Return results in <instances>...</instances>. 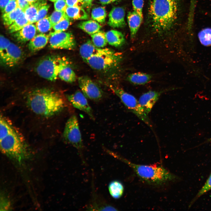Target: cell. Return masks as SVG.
<instances>
[{"label":"cell","mask_w":211,"mask_h":211,"mask_svg":"<svg viewBox=\"0 0 211 211\" xmlns=\"http://www.w3.org/2000/svg\"><path fill=\"white\" fill-rule=\"evenodd\" d=\"M143 19L137 13L134 11L129 12L128 13L127 20L132 38L135 37L142 21Z\"/></svg>","instance_id":"18"},{"label":"cell","mask_w":211,"mask_h":211,"mask_svg":"<svg viewBox=\"0 0 211 211\" xmlns=\"http://www.w3.org/2000/svg\"><path fill=\"white\" fill-rule=\"evenodd\" d=\"M178 0H151L149 14L152 25L157 32L169 30L177 18Z\"/></svg>","instance_id":"3"},{"label":"cell","mask_w":211,"mask_h":211,"mask_svg":"<svg viewBox=\"0 0 211 211\" xmlns=\"http://www.w3.org/2000/svg\"><path fill=\"white\" fill-rule=\"evenodd\" d=\"M11 0H0V8L2 13L5 8Z\"/></svg>","instance_id":"44"},{"label":"cell","mask_w":211,"mask_h":211,"mask_svg":"<svg viewBox=\"0 0 211 211\" xmlns=\"http://www.w3.org/2000/svg\"><path fill=\"white\" fill-rule=\"evenodd\" d=\"M122 56L120 53L108 48H101L86 62L94 69L106 71L117 66L121 62Z\"/></svg>","instance_id":"5"},{"label":"cell","mask_w":211,"mask_h":211,"mask_svg":"<svg viewBox=\"0 0 211 211\" xmlns=\"http://www.w3.org/2000/svg\"><path fill=\"white\" fill-rule=\"evenodd\" d=\"M119 0H99L100 3L103 5L109 4Z\"/></svg>","instance_id":"45"},{"label":"cell","mask_w":211,"mask_h":211,"mask_svg":"<svg viewBox=\"0 0 211 211\" xmlns=\"http://www.w3.org/2000/svg\"><path fill=\"white\" fill-rule=\"evenodd\" d=\"M92 41L97 47L101 48L105 46L108 43L106 33L99 31L91 35Z\"/></svg>","instance_id":"28"},{"label":"cell","mask_w":211,"mask_h":211,"mask_svg":"<svg viewBox=\"0 0 211 211\" xmlns=\"http://www.w3.org/2000/svg\"><path fill=\"white\" fill-rule=\"evenodd\" d=\"M60 57L49 55L38 63L36 71L40 77L51 81H55L60 68Z\"/></svg>","instance_id":"6"},{"label":"cell","mask_w":211,"mask_h":211,"mask_svg":"<svg viewBox=\"0 0 211 211\" xmlns=\"http://www.w3.org/2000/svg\"><path fill=\"white\" fill-rule=\"evenodd\" d=\"M67 97L69 101L74 107L85 113L91 119H94L92 108L86 97L82 92L77 91L73 94L68 95Z\"/></svg>","instance_id":"11"},{"label":"cell","mask_w":211,"mask_h":211,"mask_svg":"<svg viewBox=\"0 0 211 211\" xmlns=\"http://www.w3.org/2000/svg\"><path fill=\"white\" fill-rule=\"evenodd\" d=\"M110 154L130 167L138 177L148 183L161 184L175 180L176 176L161 165L154 164L149 165L132 163L111 151Z\"/></svg>","instance_id":"4"},{"label":"cell","mask_w":211,"mask_h":211,"mask_svg":"<svg viewBox=\"0 0 211 211\" xmlns=\"http://www.w3.org/2000/svg\"><path fill=\"white\" fill-rule=\"evenodd\" d=\"M30 23L26 17L24 12L22 11L15 21L8 27V30L10 33L16 32Z\"/></svg>","instance_id":"25"},{"label":"cell","mask_w":211,"mask_h":211,"mask_svg":"<svg viewBox=\"0 0 211 211\" xmlns=\"http://www.w3.org/2000/svg\"><path fill=\"white\" fill-rule=\"evenodd\" d=\"M26 103L34 113L47 117L58 113L65 106L64 99L58 93L45 88L31 91L27 96Z\"/></svg>","instance_id":"2"},{"label":"cell","mask_w":211,"mask_h":211,"mask_svg":"<svg viewBox=\"0 0 211 211\" xmlns=\"http://www.w3.org/2000/svg\"><path fill=\"white\" fill-rule=\"evenodd\" d=\"M101 48L96 47L92 41L89 40L80 47V55L84 61L86 62L90 58L98 52Z\"/></svg>","instance_id":"19"},{"label":"cell","mask_w":211,"mask_h":211,"mask_svg":"<svg viewBox=\"0 0 211 211\" xmlns=\"http://www.w3.org/2000/svg\"><path fill=\"white\" fill-rule=\"evenodd\" d=\"M152 78V76L150 74L142 72H137L129 74L127 79L133 84L142 85L149 82Z\"/></svg>","instance_id":"24"},{"label":"cell","mask_w":211,"mask_h":211,"mask_svg":"<svg viewBox=\"0 0 211 211\" xmlns=\"http://www.w3.org/2000/svg\"><path fill=\"white\" fill-rule=\"evenodd\" d=\"M49 34L50 46L52 49L71 50L75 47L76 42L71 33L54 31Z\"/></svg>","instance_id":"9"},{"label":"cell","mask_w":211,"mask_h":211,"mask_svg":"<svg viewBox=\"0 0 211 211\" xmlns=\"http://www.w3.org/2000/svg\"><path fill=\"white\" fill-rule=\"evenodd\" d=\"M110 87L127 109L148 125L152 126L148 115L144 112L139 105L138 101L134 96L120 87L113 86Z\"/></svg>","instance_id":"7"},{"label":"cell","mask_w":211,"mask_h":211,"mask_svg":"<svg viewBox=\"0 0 211 211\" xmlns=\"http://www.w3.org/2000/svg\"><path fill=\"white\" fill-rule=\"evenodd\" d=\"M108 43L110 45L119 47L125 43V39L123 34L115 30H111L106 33Z\"/></svg>","instance_id":"21"},{"label":"cell","mask_w":211,"mask_h":211,"mask_svg":"<svg viewBox=\"0 0 211 211\" xmlns=\"http://www.w3.org/2000/svg\"><path fill=\"white\" fill-rule=\"evenodd\" d=\"M162 91H150L142 95L138 102L144 112L147 115L151 111Z\"/></svg>","instance_id":"12"},{"label":"cell","mask_w":211,"mask_h":211,"mask_svg":"<svg viewBox=\"0 0 211 211\" xmlns=\"http://www.w3.org/2000/svg\"><path fill=\"white\" fill-rule=\"evenodd\" d=\"M30 4V5L36 1L37 0H26Z\"/></svg>","instance_id":"47"},{"label":"cell","mask_w":211,"mask_h":211,"mask_svg":"<svg viewBox=\"0 0 211 211\" xmlns=\"http://www.w3.org/2000/svg\"><path fill=\"white\" fill-rule=\"evenodd\" d=\"M46 4L45 0H37L33 3L24 11L25 16L30 23L35 22L38 11L42 6Z\"/></svg>","instance_id":"22"},{"label":"cell","mask_w":211,"mask_h":211,"mask_svg":"<svg viewBox=\"0 0 211 211\" xmlns=\"http://www.w3.org/2000/svg\"><path fill=\"white\" fill-rule=\"evenodd\" d=\"M67 7L65 0H59L54 3V8L56 11L65 12Z\"/></svg>","instance_id":"39"},{"label":"cell","mask_w":211,"mask_h":211,"mask_svg":"<svg viewBox=\"0 0 211 211\" xmlns=\"http://www.w3.org/2000/svg\"><path fill=\"white\" fill-rule=\"evenodd\" d=\"M211 190V173L204 185L190 203L189 207H190L199 198Z\"/></svg>","instance_id":"33"},{"label":"cell","mask_w":211,"mask_h":211,"mask_svg":"<svg viewBox=\"0 0 211 211\" xmlns=\"http://www.w3.org/2000/svg\"><path fill=\"white\" fill-rule=\"evenodd\" d=\"M198 36L202 45L205 46L211 45V28L203 29L199 32Z\"/></svg>","instance_id":"32"},{"label":"cell","mask_w":211,"mask_h":211,"mask_svg":"<svg viewBox=\"0 0 211 211\" xmlns=\"http://www.w3.org/2000/svg\"><path fill=\"white\" fill-rule=\"evenodd\" d=\"M18 7L17 0H11L5 8L3 14L11 12Z\"/></svg>","instance_id":"40"},{"label":"cell","mask_w":211,"mask_h":211,"mask_svg":"<svg viewBox=\"0 0 211 211\" xmlns=\"http://www.w3.org/2000/svg\"><path fill=\"white\" fill-rule=\"evenodd\" d=\"M78 27L91 35L100 31L101 28V25L97 22L91 20L81 22Z\"/></svg>","instance_id":"26"},{"label":"cell","mask_w":211,"mask_h":211,"mask_svg":"<svg viewBox=\"0 0 211 211\" xmlns=\"http://www.w3.org/2000/svg\"><path fill=\"white\" fill-rule=\"evenodd\" d=\"M125 11L121 7L113 8L109 15L108 25L113 28H122L125 25Z\"/></svg>","instance_id":"14"},{"label":"cell","mask_w":211,"mask_h":211,"mask_svg":"<svg viewBox=\"0 0 211 211\" xmlns=\"http://www.w3.org/2000/svg\"><path fill=\"white\" fill-rule=\"evenodd\" d=\"M22 11L21 8L18 7L11 12L4 14L2 18L4 25L8 27L15 21Z\"/></svg>","instance_id":"29"},{"label":"cell","mask_w":211,"mask_h":211,"mask_svg":"<svg viewBox=\"0 0 211 211\" xmlns=\"http://www.w3.org/2000/svg\"><path fill=\"white\" fill-rule=\"evenodd\" d=\"M1 210H7L10 208L9 201L6 198L2 197L1 199Z\"/></svg>","instance_id":"42"},{"label":"cell","mask_w":211,"mask_h":211,"mask_svg":"<svg viewBox=\"0 0 211 211\" xmlns=\"http://www.w3.org/2000/svg\"><path fill=\"white\" fill-rule=\"evenodd\" d=\"M65 141L81 153L84 145L78 120L75 115L71 116L66 122L63 131Z\"/></svg>","instance_id":"8"},{"label":"cell","mask_w":211,"mask_h":211,"mask_svg":"<svg viewBox=\"0 0 211 211\" xmlns=\"http://www.w3.org/2000/svg\"><path fill=\"white\" fill-rule=\"evenodd\" d=\"M67 16L65 11L56 10L54 11L49 17L52 27Z\"/></svg>","instance_id":"34"},{"label":"cell","mask_w":211,"mask_h":211,"mask_svg":"<svg viewBox=\"0 0 211 211\" xmlns=\"http://www.w3.org/2000/svg\"><path fill=\"white\" fill-rule=\"evenodd\" d=\"M92 18L99 23L104 22L106 16V12L104 7H99L93 8L91 12Z\"/></svg>","instance_id":"31"},{"label":"cell","mask_w":211,"mask_h":211,"mask_svg":"<svg viewBox=\"0 0 211 211\" xmlns=\"http://www.w3.org/2000/svg\"><path fill=\"white\" fill-rule=\"evenodd\" d=\"M37 30L36 26L30 23L16 32L14 36L18 41L24 43L33 38L35 35Z\"/></svg>","instance_id":"16"},{"label":"cell","mask_w":211,"mask_h":211,"mask_svg":"<svg viewBox=\"0 0 211 211\" xmlns=\"http://www.w3.org/2000/svg\"><path fill=\"white\" fill-rule=\"evenodd\" d=\"M78 82L81 91L86 98L96 101L102 98V91L89 77L86 76L79 77Z\"/></svg>","instance_id":"10"},{"label":"cell","mask_w":211,"mask_h":211,"mask_svg":"<svg viewBox=\"0 0 211 211\" xmlns=\"http://www.w3.org/2000/svg\"><path fill=\"white\" fill-rule=\"evenodd\" d=\"M68 6H84L82 0H65Z\"/></svg>","instance_id":"41"},{"label":"cell","mask_w":211,"mask_h":211,"mask_svg":"<svg viewBox=\"0 0 211 211\" xmlns=\"http://www.w3.org/2000/svg\"><path fill=\"white\" fill-rule=\"evenodd\" d=\"M49 7V5L46 4L40 8L36 17L35 22L45 17Z\"/></svg>","instance_id":"38"},{"label":"cell","mask_w":211,"mask_h":211,"mask_svg":"<svg viewBox=\"0 0 211 211\" xmlns=\"http://www.w3.org/2000/svg\"><path fill=\"white\" fill-rule=\"evenodd\" d=\"M0 145L1 152L21 164L30 157V153L23 137L3 116L0 117Z\"/></svg>","instance_id":"1"},{"label":"cell","mask_w":211,"mask_h":211,"mask_svg":"<svg viewBox=\"0 0 211 211\" xmlns=\"http://www.w3.org/2000/svg\"><path fill=\"white\" fill-rule=\"evenodd\" d=\"M91 203L87 208L90 210H117L115 207L108 204L97 195L93 194Z\"/></svg>","instance_id":"20"},{"label":"cell","mask_w":211,"mask_h":211,"mask_svg":"<svg viewBox=\"0 0 211 211\" xmlns=\"http://www.w3.org/2000/svg\"><path fill=\"white\" fill-rule=\"evenodd\" d=\"M49 34L41 33L36 35L29 41V49L32 52H36L43 48L49 40Z\"/></svg>","instance_id":"17"},{"label":"cell","mask_w":211,"mask_h":211,"mask_svg":"<svg viewBox=\"0 0 211 211\" xmlns=\"http://www.w3.org/2000/svg\"><path fill=\"white\" fill-rule=\"evenodd\" d=\"M50 0V1H52V2H55V1H58V0Z\"/></svg>","instance_id":"48"},{"label":"cell","mask_w":211,"mask_h":211,"mask_svg":"<svg viewBox=\"0 0 211 211\" xmlns=\"http://www.w3.org/2000/svg\"><path fill=\"white\" fill-rule=\"evenodd\" d=\"M108 189L110 195L115 199H118L121 197L124 190L122 183L117 180L111 181L108 185Z\"/></svg>","instance_id":"27"},{"label":"cell","mask_w":211,"mask_h":211,"mask_svg":"<svg viewBox=\"0 0 211 211\" xmlns=\"http://www.w3.org/2000/svg\"><path fill=\"white\" fill-rule=\"evenodd\" d=\"M36 26L37 30L41 33H46L52 28L49 17H46L37 22Z\"/></svg>","instance_id":"30"},{"label":"cell","mask_w":211,"mask_h":211,"mask_svg":"<svg viewBox=\"0 0 211 211\" xmlns=\"http://www.w3.org/2000/svg\"><path fill=\"white\" fill-rule=\"evenodd\" d=\"M93 0H82L84 3V6H90Z\"/></svg>","instance_id":"46"},{"label":"cell","mask_w":211,"mask_h":211,"mask_svg":"<svg viewBox=\"0 0 211 211\" xmlns=\"http://www.w3.org/2000/svg\"><path fill=\"white\" fill-rule=\"evenodd\" d=\"M17 2L18 7L21 8L23 11L30 5L26 0H17Z\"/></svg>","instance_id":"43"},{"label":"cell","mask_w":211,"mask_h":211,"mask_svg":"<svg viewBox=\"0 0 211 211\" xmlns=\"http://www.w3.org/2000/svg\"><path fill=\"white\" fill-rule=\"evenodd\" d=\"M69 18L67 16L64 19L56 24L52 27L56 32H62L66 30L70 25Z\"/></svg>","instance_id":"35"},{"label":"cell","mask_w":211,"mask_h":211,"mask_svg":"<svg viewBox=\"0 0 211 211\" xmlns=\"http://www.w3.org/2000/svg\"><path fill=\"white\" fill-rule=\"evenodd\" d=\"M11 42L10 40L2 35L0 37V55L1 59L4 55Z\"/></svg>","instance_id":"36"},{"label":"cell","mask_w":211,"mask_h":211,"mask_svg":"<svg viewBox=\"0 0 211 211\" xmlns=\"http://www.w3.org/2000/svg\"><path fill=\"white\" fill-rule=\"evenodd\" d=\"M144 0H132L133 11L137 13L142 18V9Z\"/></svg>","instance_id":"37"},{"label":"cell","mask_w":211,"mask_h":211,"mask_svg":"<svg viewBox=\"0 0 211 211\" xmlns=\"http://www.w3.org/2000/svg\"><path fill=\"white\" fill-rule=\"evenodd\" d=\"M58 76L61 80L68 83L73 82L76 79L75 73L68 61L63 57H60V68Z\"/></svg>","instance_id":"15"},{"label":"cell","mask_w":211,"mask_h":211,"mask_svg":"<svg viewBox=\"0 0 211 211\" xmlns=\"http://www.w3.org/2000/svg\"><path fill=\"white\" fill-rule=\"evenodd\" d=\"M69 18L74 20H86L88 16L82 7L80 6H68L65 11Z\"/></svg>","instance_id":"23"},{"label":"cell","mask_w":211,"mask_h":211,"mask_svg":"<svg viewBox=\"0 0 211 211\" xmlns=\"http://www.w3.org/2000/svg\"><path fill=\"white\" fill-rule=\"evenodd\" d=\"M22 56L21 49L15 44L11 42L1 60L5 65L12 67L19 63Z\"/></svg>","instance_id":"13"}]
</instances>
